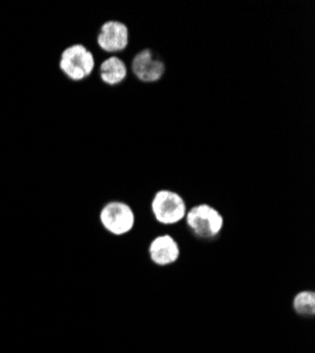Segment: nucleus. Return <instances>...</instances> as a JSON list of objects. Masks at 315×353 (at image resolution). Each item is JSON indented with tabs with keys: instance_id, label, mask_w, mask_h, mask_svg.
Instances as JSON below:
<instances>
[{
	"instance_id": "f257e3e1",
	"label": "nucleus",
	"mask_w": 315,
	"mask_h": 353,
	"mask_svg": "<svg viewBox=\"0 0 315 353\" xmlns=\"http://www.w3.org/2000/svg\"><path fill=\"white\" fill-rule=\"evenodd\" d=\"M95 65L96 63L94 52L83 44H71L60 54L59 68L61 74L72 82H82L91 78Z\"/></svg>"
},
{
	"instance_id": "f03ea898",
	"label": "nucleus",
	"mask_w": 315,
	"mask_h": 353,
	"mask_svg": "<svg viewBox=\"0 0 315 353\" xmlns=\"http://www.w3.org/2000/svg\"><path fill=\"white\" fill-rule=\"evenodd\" d=\"M185 221L195 236L204 241L215 239L223 228L222 215L207 203L191 208L190 212L185 214Z\"/></svg>"
},
{
	"instance_id": "7ed1b4c3",
	"label": "nucleus",
	"mask_w": 315,
	"mask_h": 353,
	"mask_svg": "<svg viewBox=\"0 0 315 353\" xmlns=\"http://www.w3.org/2000/svg\"><path fill=\"white\" fill-rule=\"evenodd\" d=\"M152 211L154 218L163 225L179 223L185 218L187 207L183 196L174 191L161 190L152 201Z\"/></svg>"
},
{
	"instance_id": "20e7f679",
	"label": "nucleus",
	"mask_w": 315,
	"mask_h": 353,
	"mask_svg": "<svg viewBox=\"0 0 315 353\" xmlns=\"http://www.w3.org/2000/svg\"><path fill=\"white\" fill-rule=\"evenodd\" d=\"M99 219L105 230H108L112 234L116 236H122V234L130 232L134 226V212L125 202L112 201L106 203L101 210Z\"/></svg>"
},
{
	"instance_id": "39448f33",
	"label": "nucleus",
	"mask_w": 315,
	"mask_h": 353,
	"mask_svg": "<svg viewBox=\"0 0 315 353\" xmlns=\"http://www.w3.org/2000/svg\"><path fill=\"white\" fill-rule=\"evenodd\" d=\"M96 44L101 50L109 54L122 52L129 44V28L118 20L105 21L96 36Z\"/></svg>"
},
{
	"instance_id": "423d86ee",
	"label": "nucleus",
	"mask_w": 315,
	"mask_h": 353,
	"mask_svg": "<svg viewBox=\"0 0 315 353\" xmlns=\"http://www.w3.org/2000/svg\"><path fill=\"white\" fill-rule=\"evenodd\" d=\"M133 75L146 83L157 82L165 72V64L149 48L141 50L136 54L132 61Z\"/></svg>"
},
{
	"instance_id": "0eeeda50",
	"label": "nucleus",
	"mask_w": 315,
	"mask_h": 353,
	"mask_svg": "<svg viewBox=\"0 0 315 353\" xmlns=\"http://www.w3.org/2000/svg\"><path fill=\"white\" fill-rule=\"evenodd\" d=\"M149 253L153 263L159 266H168L179 260L180 248L170 234H161L150 243Z\"/></svg>"
},
{
	"instance_id": "6e6552de",
	"label": "nucleus",
	"mask_w": 315,
	"mask_h": 353,
	"mask_svg": "<svg viewBox=\"0 0 315 353\" xmlns=\"http://www.w3.org/2000/svg\"><path fill=\"white\" fill-rule=\"evenodd\" d=\"M99 78L109 86H116L128 78V67L122 58L113 55L103 60L99 65Z\"/></svg>"
},
{
	"instance_id": "1a4fd4ad",
	"label": "nucleus",
	"mask_w": 315,
	"mask_h": 353,
	"mask_svg": "<svg viewBox=\"0 0 315 353\" xmlns=\"http://www.w3.org/2000/svg\"><path fill=\"white\" fill-rule=\"evenodd\" d=\"M294 311L301 316H312L315 314L314 291H300L293 300Z\"/></svg>"
}]
</instances>
